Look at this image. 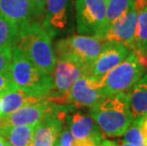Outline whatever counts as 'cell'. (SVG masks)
I'll return each instance as SVG.
<instances>
[{"instance_id": "6da1fadb", "label": "cell", "mask_w": 147, "mask_h": 146, "mask_svg": "<svg viewBox=\"0 0 147 146\" xmlns=\"http://www.w3.org/2000/svg\"><path fill=\"white\" fill-rule=\"evenodd\" d=\"M88 115L107 138L121 137L134 120L127 93L106 96L89 108Z\"/></svg>"}, {"instance_id": "7a4b0ae2", "label": "cell", "mask_w": 147, "mask_h": 146, "mask_svg": "<svg viewBox=\"0 0 147 146\" xmlns=\"http://www.w3.org/2000/svg\"><path fill=\"white\" fill-rule=\"evenodd\" d=\"M37 67L52 75L56 55L51 37L38 21L19 28L16 43L13 45Z\"/></svg>"}, {"instance_id": "3957f363", "label": "cell", "mask_w": 147, "mask_h": 146, "mask_svg": "<svg viewBox=\"0 0 147 146\" xmlns=\"http://www.w3.org/2000/svg\"><path fill=\"white\" fill-rule=\"evenodd\" d=\"M12 60L9 74L17 87L23 92L38 99H46L53 90V80L48 74L37 67L12 46Z\"/></svg>"}, {"instance_id": "277c9868", "label": "cell", "mask_w": 147, "mask_h": 146, "mask_svg": "<svg viewBox=\"0 0 147 146\" xmlns=\"http://www.w3.org/2000/svg\"><path fill=\"white\" fill-rule=\"evenodd\" d=\"M146 72L133 50L101 79L106 96L127 93Z\"/></svg>"}, {"instance_id": "5b68a950", "label": "cell", "mask_w": 147, "mask_h": 146, "mask_svg": "<svg viewBox=\"0 0 147 146\" xmlns=\"http://www.w3.org/2000/svg\"><path fill=\"white\" fill-rule=\"evenodd\" d=\"M90 74V66L72 57H56L52 72L53 90L47 99L59 104H65V96L81 76Z\"/></svg>"}, {"instance_id": "8992f818", "label": "cell", "mask_w": 147, "mask_h": 146, "mask_svg": "<svg viewBox=\"0 0 147 146\" xmlns=\"http://www.w3.org/2000/svg\"><path fill=\"white\" fill-rule=\"evenodd\" d=\"M107 41L100 37L84 34H74L57 41L56 57H72L87 64L91 67Z\"/></svg>"}, {"instance_id": "52a82bcc", "label": "cell", "mask_w": 147, "mask_h": 146, "mask_svg": "<svg viewBox=\"0 0 147 146\" xmlns=\"http://www.w3.org/2000/svg\"><path fill=\"white\" fill-rule=\"evenodd\" d=\"M107 0H76V25L79 34L102 38L105 32Z\"/></svg>"}, {"instance_id": "ba28073f", "label": "cell", "mask_w": 147, "mask_h": 146, "mask_svg": "<svg viewBox=\"0 0 147 146\" xmlns=\"http://www.w3.org/2000/svg\"><path fill=\"white\" fill-rule=\"evenodd\" d=\"M72 107L74 106L71 104H59L46 98L36 104L24 105L9 116L0 119V126L39 123L52 115L65 110H72Z\"/></svg>"}, {"instance_id": "9c48e42d", "label": "cell", "mask_w": 147, "mask_h": 146, "mask_svg": "<svg viewBox=\"0 0 147 146\" xmlns=\"http://www.w3.org/2000/svg\"><path fill=\"white\" fill-rule=\"evenodd\" d=\"M106 97L102 80L90 75L81 76L65 96V104L90 108Z\"/></svg>"}, {"instance_id": "30bf717a", "label": "cell", "mask_w": 147, "mask_h": 146, "mask_svg": "<svg viewBox=\"0 0 147 146\" xmlns=\"http://www.w3.org/2000/svg\"><path fill=\"white\" fill-rule=\"evenodd\" d=\"M147 4V0H134V6L126 13L114 22L102 36L107 42L126 46L132 50L139 12Z\"/></svg>"}, {"instance_id": "8fae6325", "label": "cell", "mask_w": 147, "mask_h": 146, "mask_svg": "<svg viewBox=\"0 0 147 146\" xmlns=\"http://www.w3.org/2000/svg\"><path fill=\"white\" fill-rule=\"evenodd\" d=\"M130 48L118 43L107 42L90 67V75L102 79L130 53Z\"/></svg>"}, {"instance_id": "7c38bea8", "label": "cell", "mask_w": 147, "mask_h": 146, "mask_svg": "<svg viewBox=\"0 0 147 146\" xmlns=\"http://www.w3.org/2000/svg\"><path fill=\"white\" fill-rule=\"evenodd\" d=\"M72 110H65L40 122L34 131L32 146H54L65 126V116Z\"/></svg>"}, {"instance_id": "4fadbf2b", "label": "cell", "mask_w": 147, "mask_h": 146, "mask_svg": "<svg viewBox=\"0 0 147 146\" xmlns=\"http://www.w3.org/2000/svg\"><path fill=\"white\" fill-rule=\"evenodd\" d=\"M65 122L75 139H92L99 142L105 139V136L99 126L92 118L86 113L81 111L70 113L69 111L65 116Z\"/></svg>"}, {"instance_id": "5bb4252c", "label": "cell", "mask_w": 147, "mask_h": 146, "mask_svg": "<svg viewBox=\"0 0 147 146\" xmlns=\"http://www.w3.org/2000/svg\"><path fill=\"white\" fill-rule=\"evenodd\" d=\"M68 0H47L44 11V20L41 24L49 36L53 38L67 28Z\"/></svg>"}, {"instance_id": "9a60e30c", "label": "cell", "mask_w": 147, "mask_h": 146, "mask_svg": "<svg viewBox=\"0 0 147 146\" xmlns=\"http://www.w3.org/2000/svg\"><path fill=\"white\" fill-rule=\"evenodd\" d=\"M0 12L18 28L24 27L32 22V0H0Z\"/></svg>"}, {"instance_id": "2e32d148", "label": "cell", "mask_w": 147, "mask_h": 146, "mask_svg": "<svg viewBox=\"0 0 147 146\" xmlns=\"http://www.w3.org/2000/svg\"><path fill=\"white\" fill-rule=\"evenodd\" d=\"M45 99H38L23 92L20 89L0 95V119L9 116L24 105L36 104Z\"/></svg>"}, {"instance_id": "e0dca14e", "label": "cell", "mask_w": 147, "mask_h": 146, "mask_svg": "<svg viewBox=\"0 0 147 146\" xmlns=\"http://www.w3.org/2000/svg\"><path fill=\"white\" fill-rule=\"evenodd\" d=\"M37 124L0 126V136L14 146H32Z\"/></svg>"}, {"instance_id": "ac0fdd59", "label": "cell", "mask_w": 147, "mask_h": 146, "mask_svg": "<svg viewBox=\"0 0 147 146\" xmlns=\"http://www.w3.org/2000/svg\"><path fill=\"white\" fill-rule=\"evenodd\" d=\"M127 98L134 119L147 113V72L127 92Z\"/></svg>"}, {"instance_id": "d6986e66", "label": "cell", "mask_w": 147, "mask_h": 146, "mask_svg": "<svg viewBox=\"0 0 147 146\" xmlns=\"http://www.w3.org/2000/svg\"><path fill=\"white\" fill-rule=\"evenodd\" d=\"M147 46V4L140 11L137 19L135 38L132 50L135 52L140 62L147 69L145 49Z\"/></svg>"}, {"instance_id": "ffe728a7", "label": "cell", "mask_w": 147, "mask_h": 146, "mask_svg": "<svg viewBox=\"0 0 147 146\" xmlns=\"http://www.w3.org/2000/svg\"><path fill=\"white\" fill-rule=\"evenodd\" d=\"M133 6L134 0H107L105 11V32L119 18L132 9Z\"/></svg>"}, {"instance_id": "44dd1931", "label": "cell", "mask_w": 147, "mask_h": 146, "mask_svg": "<svg viewBox=\"0 0 147 146\" xmlns=\"http://www.w3.org/2000/svg\"><path fill=\"white\" fill-rule=\"evenodd\" d=\"M19 28L0 12V48H12L18 38Z\"/></svg>"}, {"instance_id": "7402d4cb", "label": "cell", "mask_w": 147, "mask_h": 146, "mask_svg": "<svg viewBox=\"0 0 147 146\" xmlns=\"http://www.w3.org/2000/svg\"><path fill=\"white\" fill-rule=\"evenodd\" d=\"M140 123H142V117H138L133 120L132 123L121 136L123 141L135 146H147V139L142 135Z\"/></svg>"}, {"instance_id": "603a6c76", "label": "cell", "mask_w": 147, "mask_h": 146, "mask_svg": "<svg viewBox=\"0 0 147 146\" xmlns=\"http://www.w3.org/2000/svg\"><path fill=\"white\" fill-rule=\"evenodd\" d=\"M12 60L11 48H0V73L9 74Z\"/></svg>"}, {"instance_id": "cb8c5ba5", "label": "cell", "mask_w": 147, "mask_h": 146, "mask_svg": "<svg viewBox=\"0 0 147 146\" xmlns=\"http://www.w3.org/2000/svg\"><path fill=\"white\" fill-rule=\"evenodd\" d=\"M17 89L19 88L17 87L15 83L12 81L10 74L0 73V95Z\"/></svg>"}, {"instance_id": "d4e9b609", "label": "cell", "mask_w": 147, "mask_h": 146, "mask_svg": "<svg viewBox=\"0 0 147 146\" xmlns=\"http://www.w3.org/2000/svg\"><path fill=\"white\" fill-rule=\"evenodd\" d=\"M46 1L47 0H32V16L35 17L36 20H40L43 17Z\"/></svg>"}, {"instance_id": "484cf974", "label": "cell", "mask_w": 147, "mask_h": 146, "mask_svg": "<svg viewBox=\"0 0 147 146\" xmlns=\"http://www.w3.org/2000/svg\"><path fill=\"white\" fill-rule=\"evenodd\" d=\"M102 142L94 141L92 139H75L71 146H100Z\"/></svg>"}, {"instance_id": "4316f807", "label": "cell", "mask_w": 147, "mask_h": 146, "mask_svg": "<svg viewBox=\"0 0 147 146\" xmlns=\"http://www.w3.org/2000/svg\"><path fill=\"white\" fill-rule=\"evenodd\" d=\"M140 129L143 137L147 139V113L143 117H142V123H140Z\"/></svg>"}, {"instance_id": "83f0119b", "label": "cell", "mask_w": 147, "mask_h": 146, "mask_svg": "<svg viewBox=\"0 0 147 146\" xmlns=\"http://www.w3.org/2000/svg\"><path fill=\"white\" fill-rule=\"evenodd\" d=\"M108 141L111 146H135L127 143V142L123 141V139H118V141H110V139H108Z\"/></svg>"}, {"instance_id": "f1b7e54d", "label": "cell", "mask_w": 147, "mask_h": 146, "mask_svg": "<svg viewBox=\"0 0 147 146\" xmlns=\"http://www.w3.org/2000/svg\"><path fill=\"white\" fill-rule=\"evenodd\" d=\"M100 146H111V145L109 143L108 139H104V141H102V143L100 144Z\"/></svg>"}, {"instance_id": "f546056e", "label": "cell", "mask_w": 147, "mask_h": 146, "mask_svg": "<svg viewBox=\"0 0 147 146\" xmlns=\"http://www.w3.org/2000/svg\"><path fill=\"white\" fill-rule=\"evenodd\" d=\"M5 142H6V141L0 136V146H5Z\"/></svg>"}, {"instance_id": "4dcf8cb0", "label": "cell", "mask_w": 147, "mask_h": 146, "mask_svg": "<svg viewBox=\"0 0 147 146\" xmlns=\"http://www.w3.org/2000/svg\"><path fill=\"white\" fill-rule=\"evenodd\" d=\"M5 146H14V145H12V144H11V143H9L8 141H6V142H5Z\"/></svg>"}, {"instance_id": "1f68e13d", "label": "cell", "mask_w": 147, "mask_h": 146, "mask_svg": "<svg viewBox=\"0 0 147 146\" xmlns=\"http://www.w3.org/2000/svg\"><path fill=\"white\" fill-rule=\"evenodd\" d=\"M145 58H146V61H147V46H146V49H145Z\"/></svg>"}, {"instance_id": "d6a6232c", "label": "cell", "mask_w": 147, "mask_h": 146, "mask_svg": "<svg viewBox=\"0 0 147 146\" xmlns=\"http://www.w3.org/2000/svg\"><path fill=\"white\" fill-rule=\"evenodd\" d=\"M54 146H61V145H60V144H59V143H58V142H57V141H56V143L54 144Z\"/></svg>"}]
</instances>
